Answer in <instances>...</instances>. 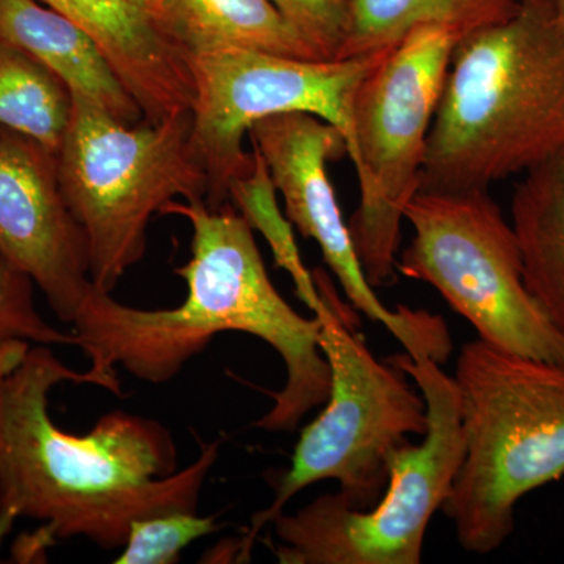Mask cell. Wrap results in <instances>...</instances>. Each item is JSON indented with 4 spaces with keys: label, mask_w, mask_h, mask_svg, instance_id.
<instances>
[{
    "label": "cell",
    "mask_w": 564,
    "mask_h": 564,
    "mask_svg": "<svg viewBox=\"0 0 564 564\" xmlns=\"http://www.w3.org/2000/svg\"><path fill=\"white\" fill-rule=\"evenodd\" d=\"M63 383L93 384L121 395V381L74 370L50 345H31L6 381V447L0 464V543L18 518L40 521L50 543L87 538L122 549L132 522L198 511L220 441L177 470V447L161 422L113 411L87 434L58 429L50 395Z\"/></svg>",
    "instance_id": "6da1fadb"
},
{
    "label": "cell",
    "mask_w": 564,
    "mask_h": 564,
    "mask_svg": "<svg viewBox=\"0 0 564 564\" xmlns=\"http://www.w3.org/2000/svg\"><path fill=\"white\" fill-rule=\"evenodd\" d=\"M162 214L187 218L193 229L191 261L176 269L187 284L184 303L173 310H139L93 285L70 323L76 347L104 377L120 380L117 367L122 366L147 383L162 384L218 334H251L285 366L284 386L254 426L295 432L314 408L326 403L332 389L321 318L303 317L282 299L254 229L232 203L214 209L206 202H172Z\"/></svg>",
    "instance_id": "7a4b0ae2"
},
{
    "label": "cell",
    "mask_w": 564,
    "mask_h": 564,
    "mask_svg": "<svg viewBox=\"0 0 564 564\" xmlns=\"http://www.w3.org/2000/svg\"><path fill=\"white\" fill-rule=\"evenodd\" d=\"M564 152V21L554 0L456 44L421 191L486 192Z\"/></svg>",
    "instance_id": "3957f363"
},
{
    "label": "cell",
    "mask_w": 564,
    "mask_h": 564,
    "mask_svg": "<svg viewBox=\"0 0 564 564\" xmlns=\"http://www.w3.org/2000/svg\"><path fill=\"white\" fill-rule=\"evenodd\" d=\"M454 380L464 456L443 511L464 551L486 555L514 532L518 503L564 477V366L477 339Z\"/></svg>",
    "instance_id": "277c9868"
},
{
    "label": "cell",
    "mask_w": 564,
    "mask_h": 564,
    "mask_svg": "<svg viewBox=\"0 0 564 564\" xmlns=\"http://www.w3.org/2000/svg\"><path fill=\"white\" fill-rule=\"evenodd\" d=\"M191 131L192 111L126 124L73 95L58 180L87 237L90 280L101 291L111 293L143 259L148 226L166 204L177 196L206 202L209 177L193 154Z\"/></svg>",
    "instance_id": "5b68a950"
},
{
    "label": "cell",
    "mask_w": 564,
    "mask_h": 564,
    "mask_svg": "<svg viewBox=\"0 0 564 564\" xmlns=\"http://www.w3.org/2000/svg\"><path fill=\"white\" fill-rule=\"evenodd\" d=\"M321 348L332 369V389L325 408L303 430L291 467L278 481L272 503L258 511L243 536V556L263 527L272 524L296 494L323 480L339 484V496L352 510H370L380 502L391 478L392 456L410 444V434L423 436L429 426L422 392L414 391L399 367L378 361L337 296H322Z\"/></svg>",
    "instance_id": "8992f818"
},
{
    "label": "cell",
    "mask_w": 564,
    "mask_h": 564,
    "mask_svg": "<svg viewBox=\"0 0 564 564\" xmlns=\"http://www.w3.org/2000/svg\"><path fill=\"white\" fill-rule=\"evenodd\" d=\"M386 361L413 378L426 403L422 444L392 456L391 478L380 502L352 510L339 492L322 494L296 513L272 522L281 564H419L426 529L443 510L464 456L459 395L454 378L429 356L408 352Z\"/></svg>",
    "instance_id": "52a82bcc"
},
{
    "label": "cell",
    "mask_w": 564,
    "mask_h": 564,
    "mask_svg": "<svg viewBox=\"0 0 564 564\" xmlns=\"http://www.w3.org/2000/svg\"><path fill=\"white\" fill-rule=\"evenodd\" d=\"M458 36L423 25L361 82L348 150L359 182L352 243L372 288L395 281L404 209L421 191L426 143Z\"/></svg>",
    "instance_id": "ba28073f"
},
{
    "label": "cell",
    "mask_w": 564,
    "mask_h": 564,
    "mask_svg": "<svg viewBox=\"0 0 564 564\" xmlns=\"http://www.w3.org/2000/svg\"><path fill=\"white\" fill-rule=\"evenodd\" d=\"M397 270L426 282L500 350L564 366V336L527 289L513 226L491 193L417 192Z\"/></svg>",
    "instance_id": "9c48e42d"
},
{
    "label": "cell",
    "mask_w": 564,
    "mask_h": 564,
    "mask_svg": "<svg viewBox=\"0 0 564 564\" xmlns=\"http://www.w3.org/2000/svg\"><path fill=\"white\" fill-rule=\"evenodd\" d=\"M386 55L323 62L229 51L187 57L195 87L191 144L209 177L206 203L225 206L232 181L250 172L254 154L245 151V133L263 118L314 115L343 133L348 155L356 90Z\"/></svg>",
    "instance_id": "30bf717a"
},
{
    "label": "cell",
    "mask_w": 564,
    "mask_h": 564,
    "mask_svg": "<svg viewBox=\"0 0 564 564\" xmlns=\"http://www.w3.org/2000/svg\"><path fill=\"white\" fill-rule=\"evenodd\" d=\"M250 137L282 196L285 217L321 247L351 306L384 325L413 358L447 361L452 337L443 318L406 306L388 310L367 281L328 174V163L347 155L343 133L314 115L289 111L256 122Z\"/></svg>",
    "instance_id": "8fae6325"
},
{
    "label": "cell",
    "mask_w": 564,
    "mask_h": 564,
    "mask_svg": "<svg viewBox=\"0 0 564 564\" xmlns=\"http://www.w3.org/2000/svg\"><path fill=\"white\" fill-rule=\"evenodd\" d=\"M0 259L28 274L63 323L90 293L84 229L58 180L57 154L14 132H0Z\"/></svg>",
    "instance_id": "7c38bea8"
},
{
    "label": "cell",
    "mask_w": 564,
    "mask_h": 564,
    "mask_svg": "<svg viewBox=\"0 0 564 564\" xmlns=\"http://www.w3.org/2000/svg\"><path fill=\"white\" fill-rule=\"evenodd\" d=\"M85 29L143 111L161 122L191 111L195 87L187 55L163 24L161 0H40Z\"/></svg>",
    "instance_id": "4fadbf2b"
},
{
    "label": "cell",
    "mask_w": 564,
    "mask_h": 564,
    "mask_svg": "<svg viewBox=\"0 0 564 564\" xmlns=\"http://www.w3.org/2000/svg\"><path fill=\"white\" fill-rule=\"evenodd\" d=\"M0 43L31 55L79 95L126 124L143 111L90 33L40 0H0Z\"/></svg>",
    "instance_id": "5bb4252c"
},
{
    "label": "cell",
    "mask_w": 564,
    "mask_h": 564,
    "mask_svg": "<svg viewBox=\"0 0 564 564\" xmlns=\"http://www.w3.org/2000/svg\"><path fill=\"white\" fill-rule=\"evenodd\" d=\"M161 3L166 32L187 57L251 51L321 61L273 0H161Z\"/></svg>",
    "instance_id": "9a60e30c"
},
{
    "label": "cell",
    "mask_w": 564,
    "mask_h": 564,
    "mask_svg": "<svg viewBox=\"0 0 564 564\" xmlns=\"http://www.w3.org/2000/svg\"><path fill=\"white\" fill-rule=\"evenodd\" d=\"M510 210L527 289L564 336V152L522 174Z\"/></svg>",
    "instance_id": "2e32d148"
},
{
    "label": "cell",
    "mask_w": 564,
    "mask_h": 564,
    "mask_svg": "<svg viewBox=\"0 0 564 564\" xmlns=\"http://www.w3.org/2000/svg\"><path fill=\"white\" fill-rule=\"evenodd\" d=\"M521 0H350L339 61L389 54L423 25H441L459 41L510 20Z\"/></svg>",
    "instance_id": "e0dca14e"
},
{
    "label": "cell",
    "mask_w": 564,
    "mask_h": 564,
    "mask_svg": "<svg viewBox=\"0 0 564 564\" xmlns=\"http://www.w3.org/2000/svg\"><path fill=\"white\" fill-rule=\"evenodd\" d=\"M70 113L65 82L24 51L0 43V132L20 133L58 154Z\"/></svg>",
    "instance_id": "ac0fdd59"
},
{
    "label": "cell",
    "mask_w": 564,
    "mask_h": 564,
    "mask_svg": "<svg viewBox=\"0 0 564 564\" xmlns=\"http://www.w3.org/2000/svg\"><path fill=\"white\" fill-rule=\"evenodd\" d=\"M252 154L254 163L250 172L237 177L229 187V203L243 215L252 229L262 232L272 248L278 267L291 274L300 299L313 313H317L325 302L315 284L314 274L304 267L293 237L292 223L278 207L276 188L261 152L252 148Z\"/></svg>",
    "instance_id": "d6986e66"
},
{
    "label": "cell",
    "mask_w": 564,
    "mask_h": 564,
    "mask_svg": "<svg viewBox=\"0 0 564 564\" xmlns=\"http://www.w3.org/2000/svg\"><path fill=\"white\" fill-rule=\"evenodd\" d=\"M215 516L174 511L132 522L117 564H174L188 545L220 529Z\"/></svg>",
    "instance_id": "ffe728a7"
},
{
    "label": "cell",
    "mask_w": 564,
    "mask_h": 564,
    "mask_svg": "<svg viewBox=\"0 0 564 564\" xmlns=\"http://www.w3.org/2000/svg\"><path fill=\"white\" fill-rule=\"evenodd\" d=\"M28 274L0 259V350L13 343L76 347L73 332L51 325L36 310Z\"/></svg>",
    "instance_id": "44dd1931"
},
{
    "label": "cell",
    "mask_w": 564,
    "mask_h": 564,
    "mask_svg": "<svg viewBox=\"0 0 564 564\" xmlns=\"http://www.w3.org/2000/svg\"><path fill=\"white\" fill-rule=\"evenodd\" d=\"M273 3L321 61H339L347 40L350 0H273Z\"/></svg>",
    "instance_id": "7402d4cb"
},
{
    "label": "cell",
    "mask_w": 564,
    "mask_h": 564,
    "mask_svg": "<svg viewBox=\"0 0 564 564\" xmlns=\"http://www.w3.org/2000/svg\"><path fill=\"white\" fill-rule=\"evenodd\" d=\"M32 344L13 343L0 350V464H2L3 447H6V381L7 377L24 359Z\"/></svg>",
    "instance_id": "603a6c76"
},
{
    "label": "cell",
    "mask_w": 564,
    "mask_h": 564,
    "mask_svg": "<svg viewBox=\"0 0 564 564\" xmlns=\"http://www.w3.org/2000/svg\"><path fill=\"white\" fill-rule=\"evenodd\" d=\"M555 9L558 11L560 17L564 21V0H554Z\"/></svg>",
    "instance_id": "cb8c5ba5"
}]
</instances>
